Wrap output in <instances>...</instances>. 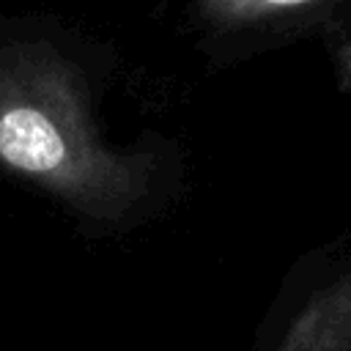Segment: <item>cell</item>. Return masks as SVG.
<instances>
[{"instance_id":"7a4b0ae2","label":"cell","mask_w":351,"mask_h":351,"mask_svg":"<svg viewBox=\"0 0 351 351\" xmlns=\"http://www.w3.org/2000/svg\"><path fill=\"white\" fill-rule=\"evenodd\" d=\"M66 148L55 126L36 110L19 107L0 118V156L19 170H55Z\"/></svg>"},{"instance_id":"3957f363","label":"cell","mask_w":351,"mask_h":351,"mask_svg":"<svg viewBox=\"0 0 351 351\" xmlns=\"http://www.w3.org/2000/svg\"><path fill=\"white\" fill-rule=\"evenodd\" d=\"M266 3H280V5H291V3H304V0H266Z\"/></svg>"},{"instance_id":"6da1fadb","label":"cell","mask_w":351,"mask_h":351,"mask_svg":"<svg viewBox=\"0 0 351 351\" xmlns=\"http://www.w3.org/2000/svg\"><path fill=\"white\" fill-rule=\"evenodd\" d=\"M274 351H351V277L315 293Z\"/></svg>"}]
</instances>
